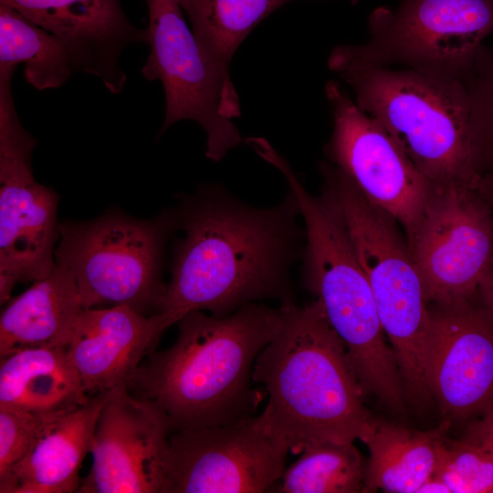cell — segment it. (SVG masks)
I'll return each mask as SVG.
<instances>
[{
	"instance_id": "obj_25",
	"label": "cell",
	"mask_w": 493,
	"mask_h": 493,
	"mask_svg": "<svg viewBox=\"0 0 493 493\" xmlns=\"http://www.w3.org/2000/svg\"><path fill=\"white\" fill-rule=\"evenodd\" d=\"M434 476L440 478L451 493H490L493 488V454L473 440L441 443Z\"/></svg>"
},
{
	"instance_id": "obj_12",
	"label": "cell",
	"mask_w": 493,
	"mask_h": 493,
	"mask_svg": "<svg viewBox=\"0 0 493 493\" xmlns=\"http://www.w3.org/2000/svg\"><path fill=\"white\" fill-rule=\"evenodd\" d=\"M325 95L332 113L326 154L368 201L401 225L409 242L433 184L336 80L326 83Z\"/></svg>"
},
{
	"instance_id": "obj_7",
	"label": "cell",
	"mask_w": 493,
	"mask_h": 493,
	"mask_svg": "<svg viewBox=\"0 0 493 493\" xmlns=\"http://www.w3.org/2000/svg\"><path fill=\"white\" fill-rule=\"evenodd\" d=\"M175 227L170 212L142 219L108 209L91 220L68 219L55 260L72 273L83 309L128 305L152 315L165 293L164 250Z\"/></svg>"
},
{
	"instance_id": "obj_32",
	"label": "cell",
	"mask_w": 493,
	"mask_h": 493,
	"mask_svg": "<svg viewBox=\"0 0 493 493\" xmlns=\"http://www.w3.org/2000/svg\"><path fill=\"white\" fill-rule=\"evenodd\" d=\"M490 493H493V488H492V489L490 490Z\"/></svg>"
},
{
	"instance_id": "obj_17",
	"label": "cell",
	"mask_w": 493,
	"mask_h": 493,
	"mask_svg": "<svg viewBox=\"0 0 493 493\" xmlns=\"http://www.w3.org/2000/svg\"><path fill=\"white\" fill-rule=\"evenodd\" d=\"M108 393V392H107ZM107 393L59 416L18 465L0 477L1 493L78 492Z\"/></svg>"
},
{
	"instance_id": "obj_30",
	"label": "cell",
	"mask_w": 493,
	"mask_h": 493,
	"mask_svg": "<svg viewBox=\"0 0 493 493\" xmlns=\"http://www.w3.org/2000/svg\"><path fill=\"white\" fill-rule=\"evenodd\" d=\"M478 187L493 207V168L480 175Z\"/></svg>"
},
{
	"instance_id": "obj_23",
	"label": "cell",
	"mask_w": 493,
	"mask_h": 493,
	"mask_svg": "<svg viewBox=\"0 0 493 493\" xmlns=\"http://www.w3.org/2000/svg\"><path fill=\"white\" fill-rule=\"evenodd\" d=\"M366 470L367 462L353 443H313L285 468L272 492H364Z\"/></svg>"
},
{
	"instance_id": "obj_26",
	"label": "cell",
	"mask_w": 493,
	"mask_h": 493,
	"mask_svg": "<svg viewBox=\"0 0 493 493\" xmlns=\"http://www.w3.org/2000/svg\"><path fill=\"white\" fill-rule=\"evenodd\" d=\"M64 414H37L0 406V477L24 460Z\"/></svg>"
},
{
	"instance_id": "obj_10",
	"label": "cell",
	"mask_w": 493,
	"mask_h": 493,
	"mask_svg": "<svg viewBox=\"0 0 493 493\" xmlns=\"http://www.w3.org/2000/svg\"><path fill=\"white\" fill-rule=\"evenodd\" d=\"M477 184H433L407 242L428 304L477 296L493 265V207Z\"/></svg>"
},
{
	"instance_id": "obj_1",
	"label": "cell",
	"mask_w": 493,
	"mask_h": 493,
	"mask_svg": "<svg viewBox=\"0 0 493 493\" xmlns=\"http://www.w3.org/2000/svg\"><path fill=\"white\" fill-rule=\"evenodd\" d=\"M178 210L183 235L157 312L176 324L192 311L222 317L263 299L291 300L289 270L305 231L290 192L278 205L257 208L210 186Z\"/></svg>"
},
{
	"instance_id": "obj_21",
	"label": "cell",
	"mask_w": 493,
	"mask_h": 493,
	"mask_svg": "<svg viewBox=\"0 0 493 493\" xmlns=\"http://www.w3.org/2000/svg\"><path fill=\"white\" fill-rule=\"evenodd\" d=\"M18 64H24L26 81L38 90L59 88L76 72L58 37L0 3V66Z\"/></svg>"
},
{
	"instance_id": "obj_14",
	"label": "cell",
	"mask_w": 493,
	"mask_h": 493,
	"mask_svg": "<svg viewBox=\"0 0 493 493\" xmlns=\"http://www.w3.org/2000/svg\"><path fill=\"white\" fill-rule=\"evenodd\" d=\"M172 426L153 403L127 384L107 393L92 441V465L78 493H162Z\"/></svg>"
},
{
	"instance_id": "obj_5",
	"label": "cell",
	"mask_w": 493,
	"mask_h": 493,
	"mask_svg": "<svg viewBox=\"0 0 493 493\" xmlns=\"http://www.w3.org/2000/svg\"><path fill=\"white\" fill-rule=\"evenodd\" d=\"M321 168L324 191L343 222L369 281L404 392L413 402H424L429 395L424 344L430 311L408 245L393 225L395 221L368 201L342 171L329 163Z\"/></svg>"
},
{
	"instance_id": "obj_31",
	"label": "cell",
	"mask_w": 493,
	"mask_h": 493,
	"mask_svg": "<svg viewBox=\"0 0 493 493\" xmlns=\"http://www.w3.org/2000/svg\"><path fill=\"white\" fill-rule=\"evenodd\" d=\"M360 0H350V2L352 4V5H355L359 2Z\"/></svg>"
},
{
	"instance_id": "obj_24",
	"label": "cell",
	"mask_w": 493,
	"mask_h": 493,
	"mask_svg": "<svg viewBox=\"0 0 493 493\" xmlns=\"http://www.w3.org/2000/svg\"><path fill=\"white\" fill-rule=\"evenodd\" d=\"M464 85L475 163L481 175L493 168V45L480 47Z\"/></svg>"
},
{
	"instance_id": "obj_29",
	"label": "cell",
	"mask_w": 493,
	"mask_h": 493,
	"mask_svg": "<svg viewBox=\"0 0 493 493\" xmlns=\"http://www.w3.org/2000/svg\"><path fill=\"white\" fill-rule=\"evenodd\" d=\"M479 293L482 300L489 309L493 318V265L480 288Z\"/></svg>"
},
{
	"instance_id": "obj_20",
	"label": "cell",
	"mask_w": 493,
	"mask_h": 493,
	"mask_svg": "<svg viewBox=\"0 0 493 493\" xmlns=\"http://www.w3.org/2000/svg\"><path fill=\"white\" fill-rule=\"evenodd\" d=\"M450 422L428 431H416L376 419L364 443L370 452L366 491L416 493L434 473L438 448Z\"/></svg>"
},
{
	"instance_id": "obj_22",
	"label": "cell",
	"mask_w": 493,
	"mask_h": 493,
	"mask_svg": "<svg viewBox=\"0 0 493 493\" xmlns=\"http://www.w3.org/2000/svg\"><path fill=\"white\" fill-rule=\"evenodd\" d=\"M292 0H179L208 59L230 73L242 42L271 13Z\"/></svg>"
},
{
	"instance_id": "obj_27",
	"label": "cell",
	"mask_w": 493,
	"mask_h": 493,
	"mask_svg": "<svg viewBox=\"0 0 493 493\" xmlns=\"http://www.w3.org/2000/svg\"><path fill=\"white\" fill-rule=\"evenodd\" d=\"M481 414L482 416L469 425L465 436L493 454V402Z\"/></svg>"
},
{
	"instance_id": "obj_16",
	"label": "cell",
	"mask_w": 493,
	"mask_h": 493,
	"mask_svg": "<svg viewBox=\"0 0 493 493\" xmlns=\"http://www.w3.org/2000/svg\"><path fill=\"white\" fill-rule=\"evenodd\" d=\"M173 324L163 313L145 315L128 305L82 309L67 351L86 393L128 384Z\"/></svg>"
},
{
	"instance_id": "obj_19",
	"label": "cell",
	"mask_w": 493,
	"mask_h": 493,
	"mask_svg": "<svg viewBox=\"0 0 493 493\" xmlns=\"http://www.w3.org/2000/svg\"><path fill=\"white\" fill-rule=\"evenodd\" d=\"M89 399L67 347H33L1 358L0 406L64 414Z\"/></svg>"
},
{
	"instance_id": "obj_18",
	"label": "cell",
	"mask_w": 493,
	"mask_h": 493,
	"mask_svg": "<svg viewBox=\"0 0 493 493\" xmlns=\"http://www.w3.org/2000/svg\"><path fill=\"white\" fill-rule=\"evenodd\" d=\"M84 309L72 273L56 263L50 273L10 299L0 317V357L33 347H68Z\"/></svg>"
},
{
	"instance_id": "obj_2",
	"label": "cell",
	"mask_w": 493,
	"mask_h": 493,
	"mask_svg": "<svg viewBox=\"0 0 493 493\" xmlns=\"http://www.w3.org/2000/svg\"><path fill=\"white\" fill-rule=\"evenodd\" d=\"M280 318L279 308L258 302L222 317L189 312L176 322L174 342L153 351L127 387L160 407L172 432L252 417L262 398L252 386L254 364Z\"/></svg>"
},
{
	"instance_id": "obj_8",
	"label": "cell",
	"mask_w": 493,
	"mask_h": 493,
	"mask_svg": "<svg viewBox=\"0 0 493 493\" xmlns=\"http://www.w3.org/2000/svg\"><path fill=\"white\" fill-rule=\"evenodd\" d=\"M145 1L150 53L142 74L163 87L165 116L160 135L177 121H194L206 133V157L220 162L243 142L232 121L241 110L230 73L208 59L179 0Z\"/></svg>"
},
{
	"instance_id": "obj_9",
	"label": "cell",
	"mask_w": 493,
	"mask_h": 493,
	"mask_svg": "<svg viewBox=\"0 0 493 493\" xmlns=\"http://www.w3.org/2000/svg\"><path fill=\"white\" fill-rule=\"evenodd\" d=\"M11 71L0 72V302L19 283L47 276L59 238L58 195L34 177L37 140L22 125Z\"/></svg>"
},
{
	"instance_id": "obj_11",
	"label": "cell",
	"mask_w": 493,
	"mask_h": 493,
	"mask_svg": "<svg viewBox=\"0 0 493 493\" xmlns=\"http://www.w3.org/2000/svg\"><path fill=\"white\" fill-rule=\"evenodd\" d=\"M288 453L259 416L173 431L164 455L162 493L272 492Z\"/></svg>"
},
{
	"instance_id": "obj_28",
	"label": "cell",
	"mask_w": 493,
	"mask_h": 493,
	"mask_svg": "<svg viewBox=\"0 0 493 493\" xmlns=\"http://www.w3.org/2000/svg\"><path fill=\"white\" fill-rule=\"evenodd\" d=\"M416 493H451V491L440 478L432 475L420 486Z\"/></svg>"
},
{
	"instance_id": "obj_13",
	"label": "cell",
	"mask_w": 493,
	"mask_h": 493,
	"mask_svg": "<svg viewBox=\"0 0 493 493\" xmlns=\"http://www.w3.org/2000/svg\"><path fill=\"white\" fill-rule=\"evenodd\" d=\"M424 344L428 392L442 413L463 418L493 402V318L480 293L429 304Z\"/></svg>"
},
{
	"instance_id": "obj_4",
	"label": "cell",
	"mask_w": 493,
	"mask_h": 493,
	"mask_svg": "<svg viewBox=\"0 0 493 493\" xmlns=\"http://www.w3.org/2000/svg\"><path fill=\"white\" fill-rule=\"evenodd\" d=\"M335 73L351 88L358 107L432 184L478 183L463 82L404 68H343Z\"/></svg>"
},
{
	"instance_id": "obj_3",
	"label": "cell",
	"mask_w": 493,
	"mask_h": 493,
	"mask_svg": "<svg viewBox=\"0 0 493 493\" xmlns=\"http://www.w3.org/2000/svg\"><path fill=\"white\" fill-rule=\"evenodd\" d=\"M279 309L278 329L253 368V380L268 396L258 415L263 425L292 454L318 442L365 443L376 419L320 303L287 300Z\"/></svg>"
},
{
	"instance_id": "obj_15",
	"label": "cell",
	"mask_w": 493,
	"mask_h": 493,
	"mask_svg": "<svg viewBox=\"0 0 493 493\" xmlns=\"http://www.w3.org/2000/svg\"><path fill=\"white\" fill-rule=\"evenodd\" d=\"M58 37L71 53L75 70L93 75L113 94L127 76L120 65L123 50L148 44L147 28L135 26L121 0H0Z\"/></svg>"
},
{
	"instance_id": "obj_6",
	"label": "cell",
	"mask_w": 493,
	"mask_h": 493,
	"mask_svg": "<svg viewBox=\"0 0 493 493\" xmlns=\"http://www.w3.org/2000/svg\"><path fill=\"white\" fill-rule=\"evenodd\" d=\"M492 33L493 0H401L374 9L368 39L334 47L328 68L400 67L464 83Z\"/></svg>"
}]
</instances>
